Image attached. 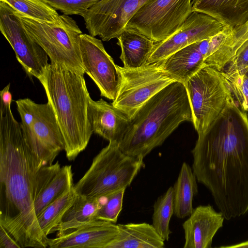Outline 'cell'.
<instances>
[{
	"label": "cell",
	"mask_w": 248,
	"mask_h": 248,
	"mask_svg": "<svg viewBox=\"0 0 248 248\" xmlns=\"http://www.w3.org/2000/svg\"><path fill=\"white\" fill-rule=\"evenodd\" d=\"M119 233L107 248H163L165 241L152 224L143 222L118 224Z\"/></svg>",
	"instance_id": "obj_21"
},
{
	"label": "cell",
	"mask_w": 248,
	"mask_h": 248,
	"mask_svg": "<svg viewBox=\"0 0 248 248\" xmlns=\"http://www.w3.org/2000/svg\"><path fill=\"white\" fill-rule=\"evenodd\" d=\"M220 72L229 77L248 74V39L238 48Z\"/></svg>",
	"instance_id": "obj_30"
},
{
	"label": "cell",
	"mask_w": 248,
	"mask_h": 248,
	"mask_svg": "<svg viewBox=\"0 0 248 248\" xmlns=\"http://www.w3.org/2000/svg\"><path fill=\"white\" fill-rule=\"evenodd\" d=\"M222 75L241 109L248 111V74L235 77Z\"/></svg>",
	"instance_id": "obj_32"
},
{
	"label": "cell",
	"mask_w": 248,
	"mask_h": 248,
	"mask_svg": "<svg viewBox=\"0 0 248 248\" xmlns=\"http://www.w3.org/2000/svg\"><path fill=\"white\" fill-rule=\"evenodd\" d=\"M56 10L66 15L83 16L95 4L100 0H43Z\"/></svg>",
	"instance_id": "obj_31"
},
{
	"label": "cell",
	"mask_w": 248,
	"mask_h": 248,
	"mask_svg": "<svg viewBox=\"0 0 248 248\" xmlns=\"http://www.w3.org/2000/svg\"><path fill=\"white\" fill-rule=\"evenodd\" d=\"M84 75L51 62L39 79L55 114L69 161L86 148L93 133L89 113L91 97Z\"/></svg>",
	"instance_id": "obj_3"
},
{
	"label": "cell",
	"mask_w": 248,
	"mask_h": 248,
	"mask_svg": "<svg viewBox=\"0 0 248 248\" xmlns=\"http://www.w3.org/2000/svg\"><path fill=\"white\" fill-rule=\"evenodd\" d=\"M153 208L152 225L163 240L168 241L171 233L170 222L174 213L172 186L157 199Z\"/></svg>",
	"instance_id": "obj_26"
},
{
	"label": "cell",
	"mask_w": 248,
	"mask_h": 248,
	"mask_svg": "<svg viewBox=\"0 0 248 248\" xmlns=\"http://www.w3.org/2000/svg\"><path fill=\"white\" fill-rule=\"evenodd\" d=\"M222 248H248V240L243 242L227 246H220Z\"/></svg>",
	"instance_id": "obj_35"
},
{
	"label": "cell",
	"mask_w": 248,
	"mask_h": 248,
	"mask_svg": "<svg viewBox=\"0 0 248 248\" xmlns=\"http://www.w3.org/2000/svg\"><path fill=\"white\" fill-rule=\"evenodd\" d=\"M0 30L13 49L27 75L39 79L49 63L48 55L29 33L20 13L0 1Z\"/></svg>",
	"instance_id": "obj_11"
},
{
	"label": "cell",
	"mask_w": 248,
	"mask_h": 248,
	"mask_svg": "<svg viewBox=\"0 0 248 248\" xmlns=\"http://www.w3.org/2000/svg\"><path fill=\"white\" fill-rule=\"evenodd\" d=\"M192 11L210 16L233 29L248 20V0H192Z\"/></svg>",
	"instance_id": "obj_20"
},
{
	"label": "cell",
	"mask_w": 248,
	"mask_h": 248,
	"mask_svg": "<svg viewBox=\"0 0 248 248\" xmlns=\"http://www.w3.org/2000/svg\"><path fill=\"white\" fill-rule=\"evenodd\" d=\"M151 0H100L82 16L89 34L108 41L117 38L131 18Z\"/></svg>",
	"instance_id": "obj_12"
},
{
	"label": "cell",
	"mask_w": 248,
	"mask_h": 248,
	"mask_svg": "<svg viewBox=\"0 0 248 248\" xmlns=\"http://www.w3.org/2000/svg\"><path fill=\"white\" fill-rule=\"evenodd\" d=\"M192 0H151L129 21L125 29L138 31L155 43L176 32L193 12Z\"/></svg>",
	"instance_id": "obj_10"
},
{
	"label": "cell",
	"mask_w": 248,
	"mask_h": 248,
	"mask_svg": "<svg viewBox=\"0 0 248 248\" xmlns=\"http://www.w3.org/2000/svg\"><path fill=\"white\" fill-rule=\"evenodd\" d=\"M10 87V83H9L0 92V116H4L7 113L12 112L11 108L12 102V95L9 91Z\"/></svg>",
	"instance_id": "obj_33"
},
{
	"label": "cell",
	"mask_w": 248,
	"mask_h": 248,
	"mask_svg": "<svg viewBox=\"0 0 248 248\" xmlns=\"http://www.w3.org/2000/svg\"><path fill=\"white\" fill-rule=\"evenodd\" d=\"M89 113L93 132L119 144L130 124L127 115L103 99L91 98Z\"/></svg>",
	"instance_id": "obj_18"
},
{
	"label": "cell",
	"mask_w": 248,
	"mask_h": 248,
	"mask_svg": "<svg viewBox=\"0 0 248 248\" xmlns=\"http://www.w3.org/2000/svg\"><path fill=\"white\" fill-rule=\"evenodd\" d=\"M118 225L96 220L55 238L47 239L51 248H107L117 237Z\"/></svg>",
	"instance_id": "obj_16"
},
{
	"label": "cell",
	"mask_w": 248,
	"mask_h": 248,
	"mask_svg": "<svg viewBox=\"0 0 248 248\" xmlns=\"http://www.w3.org/2000/svg\"><path fill=\"white\" fill-rule=\"evenodd\" d=\"M117 38L124 67L135 68L147 63L155 44L153 40L128 29H125Z\"/></svg>",
	"instance_id": "obj_22"
},
{
	"label": "cell",
	"mask_w": 248,
	"mask_h": 248,
	"mask_svg": "<svg viewBox=\"0 0 248 248\" xmlns=\"http://www.w3.org/2000/svg\"><path fill=\"white\" fill-rule=\"evenodd\" d=\"M186 121L193 122L192 112L185 85L177 81L155 94L138 110L119 147L127 155L144 158Z\"/></svg>",
	"instance_id": "obj_4"
},
{
	"label": "cell",
	"mask_w": 248,
	"mask_h": 248,
	"mask_svg": "<svg viewBox=\"0 0 248 248\" xmlns=\"http://www.w3.org/2000/svg\"><path fill=\"white\" fill-rule=\"evenodd\" d=\"M20 15L28 32L45 51L51 63L85 73L79 47L82 32L73 18L63 14L56 21L48 22Z\"/></svg>",
	"instance_id": "obj_7"
},
{
	"label": "cell",
	"mask_w": 248,
	"mask_h": 248,
	"mask_svg": "<svg viewBox=\"0 0 248 248\" xmlns=\"http://www.w3.org/2000/svg\"><path fill=\"white\" fill-rule=\"evenodd\" d=\"M100 205L99 198H89L77 194L74 202L54 230V232H58L57 237L97 220L96 215Z\"/></svg>",
	"instance_id": "obj_23"
},
{
	"label": "cell",
	"mask_w": 248,
	"mask_h": 248,
	"mask_svg": "<svg viewBox=\"0 0 248 248\" xmlns=\"http://www.w3.org/2000/svg\"><path fill=\"white\" fill-rule=\"evenodd\" d=\"M82 63L85 73L94 81L101 96L114 100L119 88L121 76L112 58L107 52L102 41L90 34L79 37Z\"/></svg>",
	"instance_id": "obj_13"
},
{
	"label": "cell",
	"mask_w": 248,
	"mask_h": 248,
	"mask_svg": "<svg viewBox=\"0 0 248 248\" xmlns=\"http://www.w3.org/2000/svg\"><path fill=\"white\" fill-rule=\"evenodd\" d=\"M210 38L190 44L171 54L161 61L162 69L184 83L203 66L208 56Z\"/></svg>",
	"instance_id": "obj_19"
},
{
	"label": "cell",
	"mask_w": 248,
	"mask_h": 248,
	"mask_svg": "<svg viewBox=\"0 0 248 248\" xmlns=\"http://www.w3.org/2000/svg\"><path fill=\"white\" fill-rule=\"evenodd\" d=\"M22 15L36 20L54 22L59 15L43 0H0Z\"/></svg>",
	"instance_id": "obj_27"
},
{
	"label": "cell",
	"mask_w": 248,
	"mask_h": 248,
	"mask_svg": "<svg viewBox=\"0 0 248 248\" xmlns=\"http://www.w3.org/2000/svg\"><path fill=\"white\" fill-rule=\"evenodd\" d=\"M77 194L73 187L67 193L49 204L37 217L40 228L47 236L54 232L66 210L72 204Z\"/></svg>",
	"instance_id": "obj_25"
},
{
	"label": "cell",
	"mask_w": 248,
	"mask_h": 248,
	"mask_svg": "<svg viewBox=\"0 0 248 248\" xmlns=\"http://www.w3.org/2000/svg\"><path fill=\"white\" fill-rule=\"evenodd\" d=\"M198 135L203 133L226 108L232 93L221 72L203 66L184 83Z\"/></svg>",
	"instance_id": "obj_8"
},
{
	"label": "cell",
	"mask_w": 248,
	"mask_h": 248,
	"mask_svg": "<svg viewBox=\"0 0 248 248\" xmlns=\"http://www.w3.org/2000/svg\"><path fill=\"white\" fill-rule=\"evenodd\" d=\"M125 190H117L99 198L100 205L96 215L97 220L116 223L122 209Z\"/></svg>",
	"instance_id": "obj_29"
},
{
	"label": "cell",
	"mask_w": 248,
	"mask_h": 248,
	"mask_svg": "<svg viewBox=\"0 0 248 248\" xmlns=\"http://www.w3.org/2000/svg\"><path fill=\"white\" fill-rule=\"evenodd\" d=\"M121 81L112 105L131 120L150 98L178 79L164 71L161 61L130 68L117 65Z\"/></svg>",
	"instance_id": "obj_9"
},
{
	"label": "cell",
	"mask_w": 248,
	"mask_h": 248,
	"mask_svg": "<svg viewBox=\"0 0 248 248\" xmlns=\"http://www.w3.org/2000/svg\"><path fill=\"white\" fill-rule=\"evenodd\" d=\"M192 169L229 220L248 212V119L232 96L220 115L198 135Z\"/></svg>",
	"instance_id": "obj_1"
},
{
	"label": "cell",
	"mask_w": 248,
	"mask_h": 248,
	"mask_svg": "<svg viewBox=\"0 0 248 248\" xmlns=\"http://www.w3.org/2000/svg\"><path fill=\"white\" fill-rule=\"evenodd\" d=\"M143 158L127 155L119 144L109 142L94 157L89 169L73 188L79 195L98 199L126 189L144 168Z\"/></svg>",
	"instance_id": "obj_5"
},
{
	"label": "cell",
	"mask_w": 248,
	"mask_h": 248,
	"mask_svg": "<svg viewBox=\"0 0 248 248\" xmlns=\"http://www.w3.org/2000/svg\"><path fill=\"white\" fill-rule=\"evenodd\" d=\"M225 218L208 204L195 208L182 226L185 234L184 248H211L213 239L222 227Z\"/></svg>",
	"instance_id": "obj_17"
},
{
	"label": "cell",
	"mask_w": 248,
	"mask_h": 248,
	"mask_svg": "<svg viewBox=\"0 0 248 248\" xmlns=\"http://www.w3.org/2000/svg\"><path fill=\"white\" fill-rule=\"evenodd\" d=\"M43 165L23 137L12 112L0 117V225L21 248L47 247L35 214V173Z\"/></svg>",
	"instance_id": "obj_2"
},
{
	"label": "cell",
	"mask_w": 248,
	"mask_h": 248,
	"mask_svg": "<svg viewBox=\"0 0 248 248\" xmlns=\"http://www.w3.org/2000/svg\"><path fill=\"white\" fill-rule=\"evenodd\" d=\"M24 140L43 166L53 164L64 150V140L50 104H37L30 98L16 101Z\"/></svg>",
	"instance_id": "obj_6"
},
{
	"label": "cell",
	"mask_w": 248,
	"mask_h": 248,
	"mask_svg": "<svg viewBox=\"0 0 248 248\" xmlns=\"http://www.w3.org/2000/svg\"><path fill=\"white\" fill-rule=\"evenodd\" d=\"M197 181L192 168L183 162L172 186L173 214L177 217L184 218L193 212V198L198 192Z\"/></svg>",
	"instance_id": "obj_24"
},
{
	"label": "cell",
	"mask_w": 248,
	"mask_h": 248,
	"mask_svg": "<svg viewBox=\"0 0 248 248\" xmlns=\"http://www.w3.org/2000/svg\"><path fill=\"white\" fill-rule=\"evenodd\" d=\"M0 248H21L18 243L0 225Z\"/></svg>",
	"instance_id": "obj_34"
},
{
	"label": "cell",
	"mask_w": 248,
	"mask_h": 248,
	"mask_svg": "<svg viewBox=\"0 0 248 248\" xmlns=\"http://www.w3.org/2000/svg\"><path fill=\"white\" fill-rule=\"evenodd\" d=\"M74 186L71 165L54 164L41 166L35 175L33 201L36 217Z\"/></svg>",
	"instance_id": "obj_15"
},
{
	"label": "cell",
	"mask_w": 248,
	"mask_h": 248,
	"mask_svg": "<svg viewBox=\"0 0 248 248\" xmlns=\"http://www.w3.org/2000/svg\"><path fill=\"white\" fill-rule=\"evenodd\" d=\"M226 26L210 16L193 11L176 32L155 44L147 63L161 61L190 44L210 39L222 31Z\"/></svg>",
	"instance_id": "obj_14"
},
{
	"label": "cell",
	"mask_w": 248,
	"mask_h": 248,
	"mask_svg": "<svg viewBox=\"0 0 248 248\" xmlns=\"http://www.w3.org/2000/svg\"><path fill=\"white\" fill-rule=\"evenodd\" d=\"M248 39V20L234 28L217 52V65L221 70L230 61L241 45Z\"/></svg>",
	"instance_id": "obj_28"
}]
</instances>
